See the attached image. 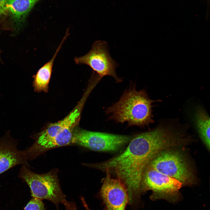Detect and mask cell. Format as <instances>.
<instances>
[{"mask_svg":"<svg viewBox=\"0 0 210 210\" xmlns=\"http://www.w3.org/2000/svg\"><path fill=\"white\" fill-rule=\"evenodd\" d=\"M182 184L148 166L143 174L141 183V192L151 190L150 198L153 200L164 199L174 203L180 198L179 190Z\"/></svg>","mask_w":210,"mask_h":210,"instance_id":"5b68a950","label":"cell"},{"mask_svg":"<svg viewBox=\"0 0 210 210\" xmlns=\"http://www.w3.org/2000/svg\"><path fill=\"white\" fill-rule=\"evenodd\" d=\"M18 141L12 137L9 130L0 138V175L18 165L29 167L25 155L18 148Z\"/></svg>","mask_w":210,"mask_h":210,"instance_id":"9c48e42d","label":"cell"},{"mask_svg":"<svg viewBox=\"0 0 210 210\" xmlns=\"http://www.w3.org/2000/svg\"><path fill=\"white\" fill-rule=\"evenodd\" d=\"M75 125L63 129L57 136L27 156L29 160H32L44 152L51 149L65 146L71 143Z\"/></svg>","mask_w":210,"mask_h":210,"instance_id":"7c38bea8","label":"cell"},{"mask_svg":"<svg viewBox=\"0 0 210 210\" xmlns=\"http://www.w3.org/2000/svg\"><path fill=\"white\" fill-rule=\"evenodd\" d=\"M63 204L65 206L66 210H77L76 205L73 202L66 200Z\"/></svg>","mask_w":210,"mask_h":210,"instance_id":"2e32d148","label":"cell"},{"mask_svg":"<svg viewBox=\"0 0 210 210\" xmlns=\"http://www.w3.org/2000/svg\"><path fill=\"white\" fill-rule=\"evenodd\" d=\"M177 147L160 151L148 166L177 180L182 186L193 185L196 183V179L193 168L184 152Z\"/></svg>","mask_w":210,"mask_h":210,"instance_id":"3957f363","label":"cell"},{"mask_svg":"<svg viewBox=\"0 0 210 210\" xmlns=\"http://www.w3.org/2000/svg\"><path fill=\"white\" fill-rule=\"evenodd\" d=\"M7 0H0V16L4 15L7 10L6 7Z\"/></svg>","mask_w":210,"mask_h":210,"instance_id":"e0dca14e","label":"cell"},{"mask_svg":"<svg viewBox=\"0 0 210 210\" xmlns=\"http://www.w3.org/2000/svg\"><path fill=\"white\" fill-rule=\"evenodd\" d=\"M130 136L85 130L73 132L71 143L97 151H116L130 141Z\"/></svg>","mask_w":210,"mask_h":210,"instance_id":"52a82bcc","label":"cell"},{"mask_svg":"<svg viewBox=\"0 0 210 210\" xmlns=\"http://www.w3.org/2000/svg\"><path fill=\"white\" fill-rule=\"evenodd\" d=\"M24 210H45L42 200L33 197L26 205Z\"/></svg>","mask_w":210,"mask_h":210,"instance_id":"9a60e30c","label":"cell"},{"mask_svg":"<svg viewBox=\"0 0 210 210\" xmlns=\"http://www.w3.org/2000/svg\"><path fill=\"white\" fill-rule=\"evenodd\" d=\"M166 136L155 128L136 135L126 149L119 155L100 163L86 165L115 174L127 190L129 202L132 204L139 198L144 174L155 155L166 148Z\"/></svg>","mask_w":210,"mask_h":210,"instance_id":"6da1fadb","label":"cell"},{"mask_svg":"<svg viewBox=\"0 0 210 210\" xmlns=\"http://www.w3.org/2000/svg\"><path fill=\"white\" fill-rule=\"evenodd\" d=\"M80 114L79 109L76 108L63 120L50 124L45 130L36 136L33 144L25 149V152L28 154L31 153L55 137L65 127L75 125Z\"/></svg>","mask_w":210,"mask_h":210,"instance_id":"30bf717a","label":"cell"},{"mask_svg":"<svg viewBox=\"0 0 210 210\" xmlns=\"http://www.w3.org/2000/svg\"><path fill=\"white\" fill-rule=\"evenodd\" d=\"M146 91H137L134 84L126 89L119 100L106 109L110 120L128 126L142 127L153 123L152 104Z\"/></svg>","mask_w":210,"mask_h":210,"instance_id":"7a4b0ae2","label":"cell"},{"mask_svg":"<svg viewBox=\"0 0 210 210\" xmlns=\"http://www.w3.org/2000/svg\"><path fill=\"white\" fill-rule=\"evenodd\" d=\"M195 123L199 136L207 149L210 150V118L205 111L198 107L195 115Z\"/></svg>","mask_w":210,"mask_h":210,"instance_id":"4fadbf2b","label":"cell"},{"mask_svg":"<svg viewBox=\"0 0 210 210\" xmlns=\"http://www.w3.org/2000/svg\"><path fill=\"white\" fill-rule=\"evenodd\" d=\"M103 180L100 194L107 210H125L129 202L127 189L118 178H112L108 171Z\"/></svg>","mask_w":210,"mask_h":210,"instance_id":"ba28073f","label":"cell"},{"mask_svg":"<svg viewBox=\"0 0 210 210\" xmlns=\"http://www.w3.org/2000/svg\"><path fill=\"white\" fill-rule=\"evenodd\" d=\"M18 177L28 185L33 197L50 201L55 205L57 210L59 204H63L66 200L61 188L56 169L38 174L26 166L22 165Z\"/></svg>","mask_w":210,"mask_h":210,"instance_id":"277c9868","label":"cell"},{"mask_svg":"<svg viewBox=\"0 0 210 210\" xmlns=\"http://www.w3.org/2000/svg\"><path fill=\"white\" fill-rule=\"evenodd\" d=\"M109 50L106 42L97 41L94 43L89 52L83 56L76 57L74 62L77 64L89 66L95 74V77L100 80L108 76L113 77L117 82H121L122 79L118 76L116 72L118 64L110 55Z\"/></svg>","mask_w":210,"mask_h":210,"instance_id":"8992f818","label":"cell"},{"mask_svg":"<svg viewBox=\"0 0 210 210\" xmlns=\"http://www.w3.org/2000/svg\"><path fill=\"white\" fill-rule=\"evenodd\" d=\"M39 0H7L6 7L17 20L23 18Z\"/></svg>","mask_w":210,"mask_h":210,"instance_id":"5bb4252c","label":"cell"},{"mask_svg":"<svg viewBox=\"0 0 210 210\" xmlns=\"http://www.w3.org/2000/svg\"><path fill=\"white\" fill-rule=\"evenodd\" d=\"M69 34V32L66 31L64 36L57 48L52 58L41 67L36 74L34 76L33 86L35 91L40 92L47 90L54 60Z\"/></svg>","mask_w":210,"mask_h":210,"instance_id":"8fae6325","label":"cell"},{"mask_svg":"<svg viewBox=\"0 0 210 210\" xmlns=\"http://www.w3.org/2000/svg\"><path fill=\"white\" fill-rule=\"evenodd\" d=\"M80 198L81 201V202L82 203L83 205L85 207L86 210H90V209L89 208V206H88V205L87 204V203L86 202V201H85V199L84 198V197L82 196H81L80 197Z\"/></svg>","mask_w":210,"mask_h":210,"instance_id":"ac0fdd59","label":"cell"}]
</instances>
